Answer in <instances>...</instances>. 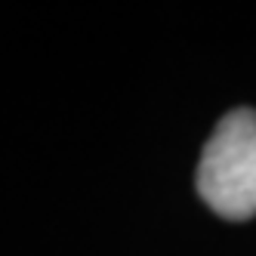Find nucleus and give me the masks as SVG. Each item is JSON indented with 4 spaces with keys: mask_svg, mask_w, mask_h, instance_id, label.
Here are the masks:
<instances>
[{
    "mask_svg": "<svg viewBox=\"0 0 256 256\" xmlns=\"http://www.w3.org/2000/svg\"><path fill=\"white\" fill-rule=\"evenodd\" d=\"M198 194L226 219L256 216V112L234 108L207 142L198 164Z\"/></svg>",
    "mask_w": 256,
    "mask_h": 256,
    "instance_id": "f257e3e1",
    "label": "nucleus"
}]
</instances>
